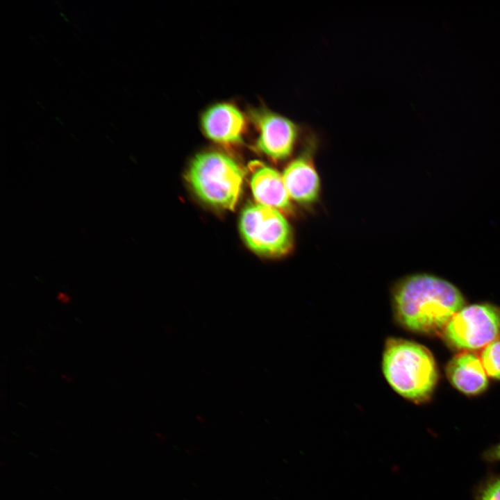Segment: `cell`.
I'll list each match as a JSON object with an SVG mask.
<instances>
[{
	"mask_svg": "<svg viewBox=\"0 0 500 500\" xmlns=\"http://www.w3.org/2000/svg\"><path fill=\"white\" fill-rule=\"evenodd\" d=\"M391 303L394 321L401 328L431 335L442 333L465 301L460 291L448 281L416 274L395 284Z\"/></svg>",
	"mask_w": 500,
	"mask_h": 500,
	"instance_id": "obj_1",
	"label": "cell"
},
{
	"mask_svg": "<svg viewBox=\"0 0 500 500\" xmlns=\"http://www.w3.org/2000/svg\"><path fill=\"white\" fill-rule=\"evenodd\" d=\"M381 367L391 388L403 398L416 404L431 399L438 374L434 358L424 346L389 337L385 341Z\"/></svg>",
	"mask_w": 500,
	"mask_h": 500,
	"instance_id": "obj_2",
	"label": "cell"
},
{
	"mask_svg": "<svg viewBox=\"0 0 500 500\" xmlns=\"http://www.w3.org/2000/svg\"><path fill=\"white\" fill-rule=\"evenodd\" d=\"M186 178L201 201L215 208L233 210L240 194L244 171L230 156L206 151L192 160Z\"/></svg>",
	"mask_w": 500,
	"mask_h": 500,
	"instance_id": "obj_3",
	"label": "cell"
},
{
	"mask_svg": "<svg viewBox=\"0 0 500 500\" xmlns=\"http://www.w3.org/2000/svg\"><path fill=\"white\" fill-rule=\"evenodd\" d=\"M240 231L249 248L262 256H283L293 245L291 227L282 212L259 203L243 210Z\"/></svg>",
	"mask_w": 500,
	"mask_h": 500,
	"instance_id": "obj_4",
	"label": "cell"
},
{
	"mask_svg": "<svg viewBox=\"0 0 500 500\" xmlns=\"http://www.w3.org/2000/svg\"><path fill=\"white\" fill-rule=\"evenodd\" d=\"M442 333L447 342L458 349L485 348L500 336V308L489 303L464 306Z\"/></svg>",
	"mask_w": 500,
	"mask_h": 500,
	"instance_id": "obj_5",
	"label": "cell"
},
{
	"mask_svg": "<svg viewBox=\"0 0 500 500\" xmlns=\"http://www.w3.org/2000/svg\"><path fill=\"white\" fill-rule=\"evenodd\" d=\"M248 118L258 131L260 151L276 160L292 154L301 132L300 125L266 108L249 109Z\"/></svg>",
	"mask_w": 500,
	"mask_h": 500,
	"instance_id": "obj_6",
	"label": "cell"
},
{
	"mask_svg": "<svg viewBox=\"0 0 500 500\" xmlns=\"http://www.w3.org/2000/svg\"><path fill=\"white\" fill-rule=\"evenodd\" d=\"M247 117L230 102H218L208 107L201 114L200 125L204 135L222 145L242 142L247 128Z\"/></svg>",
	"mask_w": 500,
	"mask_h": 500,
	"instance_id": "obj_7",
	"label": "cell"
},
{
	"mask_svg": "<svg viewBox=\"0 0 500 500\" xmlns=\"http://www.w3.org/2000/svg\"><path fill=\"white\" fill-rule=\"evenodd\" d=\"M313 138H309L303 152L285 168L282 175L290 199L309 204L316 201L320 190L319 176L313 162L315 149Z\"/></svg>",
	"mask_w": 500,
	"mask_h": 500,
	"instance_id": "obj_8",
	"label": "cell"
},
{
	"mask_svg": "<svg viewBox=\"0 0 500 500\" xmlns=\"http://www.w3.org/2000/svg\"><path fill=\"white\" fill-rule=\"evenodd\" d=\"M249 169L251 192L258 203L280 212H290L291 199L280 173L258 160L250 162Z\"/></svg>",
	"mask_w": 500,
	"mask_h": 500,
	"instance_id": "obj_9",
	"label": "cell"
},
{
	"mask_svg": "<svg viewBox=\"0 0 500 500\" xmlns=\"http://www.w3.org/2000/svg\"><path fill=\"white\" fill-rule=\"evenodd\" d=\"M446 372L451 383L465 394L476 395L488 388V374L481 360L472 352L465 351L456 355Z\"/></svg>",
	"mask_w": 500,
	"mask_h": 500,
	"instance_id": "obj_10",
	"label": "cell"
},
{
	"mask_svg": "<svg viewBox=\"0 0 500 500\" xmlns=\"http://www.w3.org/2000/svg\"><path fill=\"white\" fill-rule=\"evenodd\" d=\"M481 360L486 374L500 380V340L492 342L484 348Z\"/></svg>",
	"mask_w": 500,
	"mask_h": 500,
	"instance_id": "obj_11",
	"label": "cell"
},
{
	"mask_svg": "<svg viewBox=\"0 0 500 500\" xmlns=\"http://www.w3.org/2000/svg\"><path fill=\"white\" fill-rule=\"evenodd\" d=\"M474 500H500V474H490L474 490Z\"/></svg>",
	"mask_w": 500,
	"mask_h": 500,
	"instance_id": "obj_12",
	"label": "cell"
},
{
	"mask_svg": "<svg viewBox=\"0 0 500 500\" xmlns=\"http://www.w3.org/2000/svg\"><path fill=\"white\" fill-rule=\"evenodd\" d=\"M482 458L488 463L500 462V442L485 450Z\"/></svg>",
	"mask_w": 500,
	"mask_h": 500,
	"instance_id": "obj_13",
	"label": "cell"
},
{
	"mask_svg": "<svg viewBox=\"0 0 500 500\" xmlns=\"http://www.w3.org/2000/svg\"><path fill=\"white\" fill-rule=\"evenodd\" d=\"M57 299L62 303L66 304L70 301L71 298L67 294L61 292L58 294Z\"/></svg>",
	"mask_w": 500,
	"mask_h": 500,
	"instance_id": "obj_14",
	"label": "cell"
}]
</instances>
